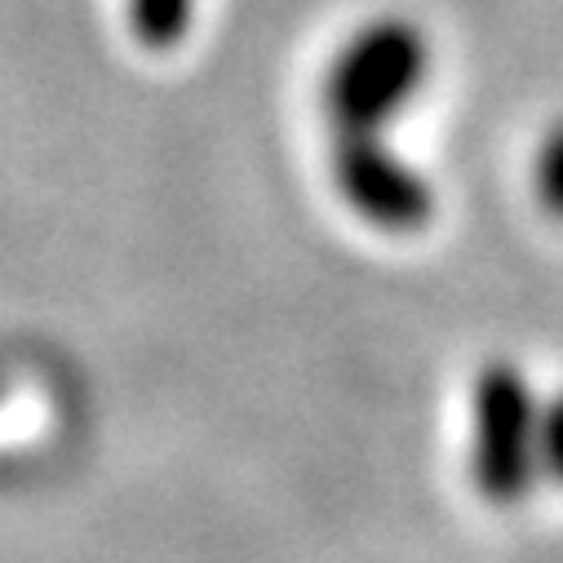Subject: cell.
Returning a JSON list of instances; mask_svg holds the SVG:
<instances>
[{
	"instance_id": "1",
	"label": "cell",
	"mask_w": 563,
	"mask_h": 563,
	"mask_svg": "<svg viewBox=\"0 0 563 563\" xmlns=\"http://www.w3.org/2000/svg\"><path fill=\"white\" fill-rule=\"evenodd\" d=\"M427 80V41L404 19L368 23L329 67L324 111L333 133H377Z\"/></svg>"
},
{
	"instance_id": "2",
	"label": "cell",
	"mask_w": 563,
	"mask_h": 563,
	"mask_svg": "<svg viewBox=\"0 0 563 563\" xmlns=\"http://www.w3.org/2000/svg\"><path fill=\"white\" fill-rule=\"evenodd\" d=\"M471 412H475V444H471L475 488L497 506L523 501L537 479V399L528 390V377L515 364H488L475 377Z\"/></svg>"
},
{
	"instance_id": "3",
	"label": "cell",
	"mask_w": 563,
	"mask_h": 563,
	"mask_svg": "<svg viewBox=\"0 0 563 563\" xmlns=\"http://www.w3.org/2000/svg\"><path fill=\"white\" fill-rule=\"evenodd\" d=\"M333 183L382 231H421L435 213L431 183L390 156L377 133H333Z\"/></svg>"
},
{
	"instance_id": "4",
	"label": "cell",
	"mask_w": 563,
	"mask_h": 563,
	"mask_svg": "<svg viewBox=\"0 0 563 563\" xmlns=\"http://www.w3.org/2000/svg\"><path fill=\"white\" fill-rule=\"evenodd\" d=\"M191 0H129V32L147 49H174L187 36Z\"/></svg>"
},
{
	"instance_id": "5",
	"label": "cell",
	"mask_w": 563,
	"mask_h": 563,
	"mask_svg": "<svg viewBox=\"0 0 563 563\" xmlns=\"http://www.w3.org/2000/svg\"><path fill=\"white\" fill-rule=\"evenodd\" d=\"M537 196L541 205L563 218V124H554L541 137V152H537Z\"/></svg>"
},
{
	"instance_id": "6",
	"label": "cell",
	"mask_w": 563,
	"mask_h": 563,
	"mask_svg": "<svg viewBox=\"0 0 563 563\" xmlns=\"http://www.w3.org/2000/svg\"><path fill=\"white\" fill-rule=\"evenodd\" d=\"M537 471L563 484V395L537 408Z\"/></svg>"
}]
</instances>
